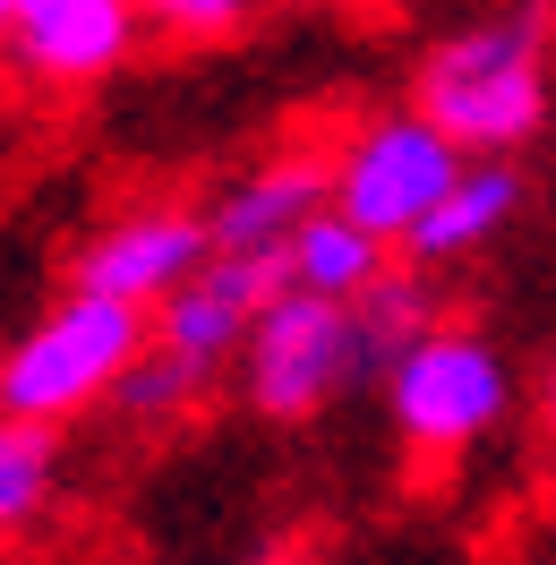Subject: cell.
<instances>
[{
    "label": "cell",
    "instance_id": "7c38bea8",
    "mask_svg": "<svg viewBox=\"0 0 556 565\" xmlns=\"http://www.w3.org/2000/svg\"><path fill=\"white\" fill-rule=\"evenodd\" d=\"M52 489H61V437H52V420H9L0 412V540L35 531Z\"/></svg>",
    "mask_w": 556,
    "mask_h": 565
},
{
    "label": "cell",
    "instance_id": "9a60e30c",
    "mask_svg": "<svg viewBox=\"0 0 556 565\" xmlns=\"http://www.w3.org/2000/svg\"><path fill=\"white\" fill-rule=\"evenodd\" d=\"M248 9H257V0H138V18L154 26V35H172V43H223V35H240Z\"/></svg>",
    "mask_w": 556,
    "mask_h": 565
},
{
    "label": "cell",
    "instance_id": "2e32d148",
    "mask_svg": "<svg viewBox=\"0 0 556 565\" xmlns=\"http://www.w3.org/2000/svg\"><path fill=\"white\" fill-rule=\"evenodd\" d=\"M539 428H548V446H556V360H548V377H539Z\"/></svg>",
    "mask_w": 556,
    "mask_h": 565
},
{
    "label": "cell",
    "instance_id": "5bb4252c",
    "mask_svg": "<svg viewBox=\"0 0 556 565\" xmlns=\"http://www.w3.org/2000/svg\"><path fill=\"white\" fill-rule=\"evenodd\" d=\"M206 386H214V369H197V360H180L172 343H146L138 352V369L120 377V420H138V428H172V420H189L197 403H206Z\"/></svg>",
    "mask_w": 556,
    "mask_h": 565
},
{
    "label": "cell",
    "instance_id": "5b68a950",
    "mask_svg": "<svg viewBox=\"0 0 556 565\" xmlns=\"http://www.w3.org/2000/svg\"><path fill=\"white\" fill-rule=\"evenodd\" d=\"M462 163H471V146L446 138L419 104L368 111V120L334 146V206H343L351 223H368L385 248H403L419 223L437 214V198L462 180Z\"/></svg>",
    "mask_w": 556,
    "mask_h": 565
},
{
    "label": "cell",
    "instance_id": "e0dca14e",
    "mask_svg": "<svg viewBox=\"0 0 556 565\" xmlns=\"http://www.w3.org/2000/svg\"><path fill=\"white\" fill-rule=\"evenodd\" d=\"M9 35H18V0H0V52H9Z\"/></svg>",
    "mask_w": 556,
    "mask_h": 565
},
{
    "label": "cell",
    "instance_id": "9c48e42d",
    "mask_svg": "<svg viewBox=\"0 0 556 565\" xmlns=\"http://www.w3.org/2000/svg\"><path fill=\"white\" fill-rule=\"evenodd\" d=\"M138 0H18V70L35 77V86H104L120 61H129V43H138Z\"/></svg>",
    "mask_w": 556,
    "mask_h": 565
},
{
    "label": "cell",
    "instance_id": "277c9868",
    "mask_svg": "<svg viewBox=\"0 0 556 565\" xmlns=\"http://www.w3.org/2000/svg\"><path fill=\"white\" fill-rule=\"evenodd\" d=\"M232 369H240L248 412L275 420V428L317 420V412L343 403L360 377H377L368 334H360V309H351V300H325V291H300V282H282L275 300H266V318H257V334L240 343Z\"/></svg>",
    "mask_w": 556,
    "mask_h": 565
},
{
    "label": "cell",
    "instance_id": "52a82bcc",
    "mask_svg": "<svg viewBox=\"0 0 556 565\" xmlns=\"http://www.w3.org/2000/svg\"><path fill=\"white\" fill-rule=\"evenodd\" d=\"M282 282H291L282 257H232V248H214L206 266L154 309V343H172L180 360H197V369L223 377V369L240 360V343L257 334V318H266V300H275Z\"/></svg>",
    "mask_w": 556,
    "mask_h": 565
},
{
    "label": "cell",
    "instance_id": "ba28073f",
    "mask_svg": "<svg viewBox=\"0 0 556 565\" xmlns=\"http://www.w3.org/2000/svg\"><path fill=\"white\" fill-rule=\"evenodd\" d=\"M317 206H334V154L282 146V154H266V163H248V172H232L214 189L206 232H214V248H232V257H282L291 232H300Z\"/></svg>",
    "mask_w": 556,
    "mask_h": 565
},
{
    "label": "cell",
    "instance_id": "30bf717a",
    "mask_svg": "<svg viewBox=\"0 0 556 565\" xmlns=\"http://www.w3.org/2000/svg\"><path fill=\"white\" fill-rule=\"evenodd\" d=\"M522 206H531L522 154H471L462 180L437 198V214L403 241V257H411V266H462V257H480V248L505 241V232L522 223Z\"/></svg>",
    "mask_w": 556,
    "mask_h": 565
},
{
    "label": "cell",
    "instance_id": "7a4b0ae2",
    "mask_svg": "<svg viewBox=\"0 0 556 565\" xmlns=\"http://www.w3.org/2000/svg\"><path fill=\"white\" fill-rule=\"evenodd\" d=\"M154 343V309L138 300H111L70 282L26 334L0 343V412L9 420H77L120 394V377L138 369V352Z\"/></svg>",
    "mask_w": 556,
    "mask_h": 565
},
{
    "label": "cell",
    "instance_id": "6da1fadb",
    "mask_svg": "<svg viewBox=\"0 0 556 565\" xmlns=\"http://www.w3.org/2000/svg\"><path fill=\"white\" fill-rule=\"evenodd\" d=\"M411 104L471 154H531L556 120V0H496L419 52Z\"/></svg>",
    "mask_w": 556,
    "mask_h": 565
},
{
    "label": "cell",
    "instance_id": "3957f363",
    "mask_svg": "<svg viewBox=\"0 0 556 565\" xmlns=\"http://www.w3.org/2000/svg\"><path fill=\"white\" fill-rule=\"evenodd\" d=\"M377 386H385V412H394V428H403V446L419 462L471 455L480 437H496L514 420V360L496 352L480 326H453V318L411 334L385 360Z\"/></svg>",
    "mask_w": 556,
    "mask_h": 565
},
{
    "label": "cell",
    "instance_id": "4fadbf2b",
    "mask_svg": "<svg viewBox=\"0 0 556 565\" xmlns=\"http://www.w3.org/2000/svg\"><path fill=\"white\" fill-rule=\"evenodd\" d=\"M351 309H360L368 360H377V377H385V360L403 352L411 334H428V326L446 318V309H437V266H385V275L368 282V291H360Z\"/></svg>",
    "mask_w": 556,
    "mask_h": 565
},
{
    "label": "cell",
    "instance_id": "8992f818",
    "mask_svg": "<svg viewBox=\"0 0 556 565\" xmlns=\"http://www.w3.org/2000/svg\"><path fill=\"white\" fill-rule=\"evenodd\" d=\"M206 257H214L206 206H129V214H111L104 232L77 248L70 282L111 291V300H138V309H163Z\"/></svg>",
    "mask_w": 556,
    "mask_h": 565
},
{
    "label": "cell",
    "instance_id": "8fae6325",
    "mask_svg": "<svg viewBox=\"0 0 556 565\" xmlns=\"http://www.w3.org/2000/svg\"><path fill=\"white\" fill-rule=\"evenodd\" d=\"M282 266H291V282H300V291H325V300H360V291H368L385 266H394V248H385L368 223H351L343 206H317L309 223L291 232Z\"/></svg>",
    "mask_w": 556,
    "mask_h": 565
}]
</instances>
